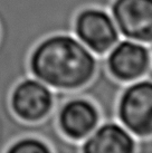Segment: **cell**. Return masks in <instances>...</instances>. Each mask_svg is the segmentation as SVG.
Returning <instances> with one entry per match:
<instances>
[{"label": "cell", "mask_w": 152, "mask_h": 153, "mask_svg": "<svg viewBox=\"0 0 152 153\" xmlns=\"http://www.w3.org/2000/svg\"><path fill=\"white\" fill-rule=\"evenodd\" d=\"M98 56L73 34H54L40 40L28 59L30 75L54 91H77L96 74Z\"/></svg>", "instance_id": "1"}, {"label": "cell", "mask_w": 152, "mask_h": 153, "mask_svg": "<svg viewBox=\"0 0 152 153\" xmlns=\"http://www.w3.org/2000/svg\"><path fill=\"white\" fill-rule=\"evenodd\" d=\"M116 120L138 140L152 136V75L125 84L120 94Z\"/></svg>", "instance_id": "2"}, {"label": "cell", "mask_w": 152, "mask_h": 153, "mask_svg": "<svg viewBox=\"0 0 152 153\" xmlns=\"http://www.w3.org/2000/svg\"><path fill=\"white\" fill-rule=\"evenodd\" d=\"M73 35L96 56H105L121 39V35L109 10L89 7L77 13Z\"/></svg>", "instance_id": "3"}, {"label": "cell", "mask_w": 152, "mask_h": 153, "mask_svg": "<svg viewBox=\"0 0 152 153\" xmlns=\"http://www.w3.org/2000/svg\"><path fill=\"white\" fill-rule=\"evenodd\" d=\"M111 75L124 84L148 76L152 69V47L132 39L121 38L105 55Z\"/></svg>", "instance_id": "4"}, {"label": "cell", "mask_w": 152, "mask_h": 153, "mask_svg": "<svg viewBox=\"0 0 152 153\" xmlns=\"http://www.w3.org/2000/svg\"><path fill=\"white\" fill-rule=\"evenodd\" d=\"M13 114L24 122L35 123L46 119L55 105L54 89L33 76L18 82L10 94Z\"/></svg>", "instance_id": "5"}, {"label": "cell", "mask_w": 152, "mask_h": 153, "mask_svg": "<svg viewBox=\"0 0 152 153\" xmlns=\"http://www.w3.org/2000/svg\"><path fill=\"white\" fill-rule=\"evenodd\" d=\"M109 11L121 37L152 46V0H113Z\"/></svg>", "instance_id": "6"}, {"label": "cell", "mask_w": 152, "mask_h": 153, "mask_svg": "<svg viewBox=\"0 0 152 153\" xmlns=\"http://www.w3.org/2000/svg\"><path fill=\"white\" fill-rule=\"evenodd\" d=\"M57 105V125L68 140L82 143L101 123L100 111L89 98L71 97Z\"/></svg>", "instance_id": "7"}, {"label": "cell", "mask_w": 152, "mask_h": 153, "mask_svg": "<svg viewBox=\"0 0 152 153\" xmlns=\"http://www.w3.org/2000/svg\"><path fill=\"white\" fill-rule=\"evenodd\" d=\"M138 139L118 120L101 122L80 143L82 153H136Z\"/></svg>", "instance_id": "8"}, {"label": "cell", "mask_w": 152, "mask_h": 153, "mask_svg": "<svg viewBox=\"0 0 152 153\" xmlns=\"http://www.w3.org/2000/svg\"><path fill=\"white\" fill-rule=\"evenodd\" d=\"M4 153H53L46 141L37 136H22L6 149Z\"/></svg>", "instance_id": "9"}, {"label": "cell", "mask_w": 152, "mask_h": 153, "mask_svg": "<svg viewBox=\"0 0 152 153\" xmlns=\"http://www.w3.org/2000/svg\"><path fill=\"white\" fill-rule=\"evenodd\" d=\"M136 153H152V136L148 139L138 140Z\"/></svg>", "instance_id": "10"}, {"label": "cell", "mask_w": 152, "mask_h": 153, "mask_svg": "<svg viewBox=\"0 0 152 153\" xmlns=\"http://www.w3.org/2000/svg\"><path fill=\"white\" fill-rule=\"evenodd\" d=\"M152 47V46H151ZM150 75H152V69H151V72H150Z\"/></svg>", "instance_id": "11"}]
</instances>
